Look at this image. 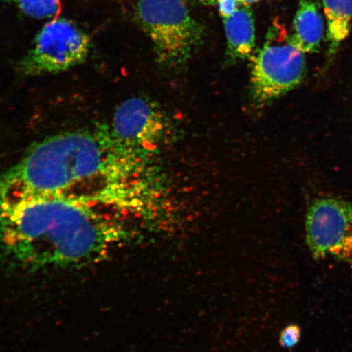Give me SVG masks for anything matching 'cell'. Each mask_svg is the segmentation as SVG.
<instances>
[{
	"mask_svg": "<svg viewBox=\"0 0 352 352\" xmlns=\"http://www.w3.org/2000/svg\"><path fill=\"white\" fill-rule=\"evenodd\" d=\"M227 41L228 63H237L252 56L255 47V24L250 6H241L223 19Z\"/></svg>",
	"mask_w": 352,
	"mask_h": 352,
	"instance_id": "8",
	"label": "cell"
},
{
	"mask_svg": "<svg viewBox=\"0 0 352 352\" xmlns=\"http://www.w3.org/2000/svg\"><path fill=\"white\" fill-rule=\"evenodd\" d=\"M306 241L314 257L352 267V204L336 197L316 200L308 209Z\"/></svg>",
	"mask_w": 352,
	"mask_h": 352,
	"instance_id": "6",
	"label": "cell"
},
{
	"mask_svg": "<svg viewBox=\"0 0 352 352\" xmlns=\"http://www.w3.org/2000/svg\"><path fill=\"white\" fill-rule=\"evenodd\" d=\"M142 160L110 135L107 126L66 132L35 145L0 179V202L56 197L114 211L135 206L130 182Z\"/></svg>",
	"mask_w": 352,
	"mask_h": 352,
	"instance_id": "1",
	"label": "cell"
},
{
	"mask_svg": "<svg viewBox=\"0 0 352 352\" xmlns=\"http://www.w3.org/2000/svg\"><path fill=\"white\" fill-rule=\"evenodd\" d=\"M301 338V329L296 324L288 325L280 333V344L286 349L296 346Z\"/></svg>",
	"mask_w": 352,
	"mask_h": 352,
	"instance_id": "12",
	"label": "cell"
},
{
	"mask_svg": "<svg viewBox=\"0 0 352 352\" xmlns=\"http://www.w3.org/2000/svg\"><path fill=\"white\" fill-rule=\"evenodd\" d=\"M21 12L33 19L57 17L63 0H12Z\"/></svg>",
	"mask_w": 352,
	"mask_h": 352,
	"instance_id": "11",
	"label": "cell"
},
{
	"mask_svg": "<svg viewBox=\"0 0 352 352\" xmlns=\"http://www.w3.org/2000/svg\"><path fill=\"white\" fill-rule=\"evenodd\" d=\"M136 13L162 65H184L202 43L204 29L184 0H140Z\"/></svg>",
	"mask_w": 352,
	"mask_h": 352,
	"instance_id": "3",
	"label": "cell"
},
{
	"mask_svg": "<svg viewBox=\"0 0 352 352\" xmlns=\"http://www.w3.org/2000/svg\"><path fill=\"white\" fill-rule=\"evenodd\" d=\"M215 0H201V2L205 6H214ZM261 1V0H239L242 6H250V4Z\"/></svg>",
	"mask_w": 352,
	"mask_h": 352,
	"instance_id": "14",
	"label": "cell"
},
{
	"mask_svg": "<svg viewBox=\"0 0 352 352\" xmlns=\"http://www.w3.org/2000/svg\"><path fill=\"white\" fill-rule=\"evenodd\" d=\"M110 135L131 155L143 160L158 146L166 132V121L151 100L132 98L120 105L107 126Z\"/></svg>",
	"mask_w": 352,
	"mask_h": 352,
	"instance_id": "7",
	"label": "cell"
},
{
	"mask_svg": "<svg viewBox=\"0 0 352 352\" xmlns=\"http://www.w3.org/2000/svg\"><path fill=\"white\" fill-rule=\"evenodd\" d=\"M324 34V24L318 6L310 0H301L293 21L290 41L305 54L319 50Z\"/></svg>",
	"mask_w": 352,
	"mask_h": 352,
	"instance_id": "9",
	"label": "cell"
},
{
	"mask_svg": "<svg viewBox=\"0 0 352 352\" xmlns=\"http://www.w3.org/2000/svg\"><path fill=\"white\" fill-rule=\"evenodd\" d=\"M88 35L73 21L60 17L43 26L21 65L28 76L57 74L76 67L89 54Z\"/></svg>",
	"mask_w": 352,
	"mask_h": 352,
	"instance_id": "5",
	"label": "cell"
},
{
	"mask_svg": "<svg viewBox=\"0 0 352 352\" xmlns=\"http://www.w3.org/2000/svg\"><path fill=\"white\" fill-rule=\"evenodd\" d=\"M330 54L349 37L352 22V0H323Z\"/></svg>",
	"mask_w": 352,
	"mask_h": 352,
	"instance_id": "10",
	"label": "cell"
},
{
	"mask_svg": "<svg viewBox=\"0 0 352 352\" xmlns=\"http://www.w3.org/2000/svg\"><path fill=\"white\" fill-rule=\"evenodd\" d=\"M110 210L56 197L0 202V259L32 272L104 261L129 236Z\"/></svg>",
	"mask_w": 352,
	"mask_h": 352,
	"instance_id": "2",
	"label": "cell"
},
{
	"mask_svg": "<svg viewBox=\"0 0 352 352\" xmlns=\"http://www.w3.org/2000/svg\"><path fill=\"white\" fill-rule=\"evenodd\" d=\"M242 6L239 0H215L214 6H217L223 19L230 16Z\"/></svg>",
	"mask_w": 352,
	"mask_h": 352,
	"instance_id": "13",
	"label": "cell"
},
{
	"mask_svg": "<svg viewBox=\"0 0 352 352\" xmlns=\"http://www.w3.org/2000/svg\"><path fill=\"white\" fill-rule=\"evenodd\" d=\"M306 73L305 54L290 41L283 25L274 22L254 57L250 95L261 105L272 102L300 85Z\"/></svg>",
	"mask_w": 352,
	"mask_h": 352,
	"instance_id": "4",
	"label": "cell"
}]
</instances>
